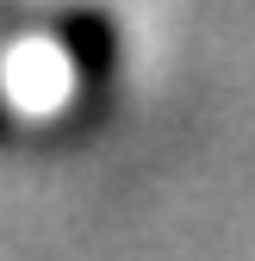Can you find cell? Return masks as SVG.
Here are the masks:
<instances>
[{"instance_id":"6da1fadb","label":"cell","mask_w":255,"mask_h":261,"mask_svg":"<svg viewBox=\"0 0 255 261\" xmlns=\"http://www.w3.org/2000/svg\"><path fill=\"white\" fill-rule=\"evenodd\" d=\"M0 124H7V118H0Z\"/></svg>"}]
</instances>
